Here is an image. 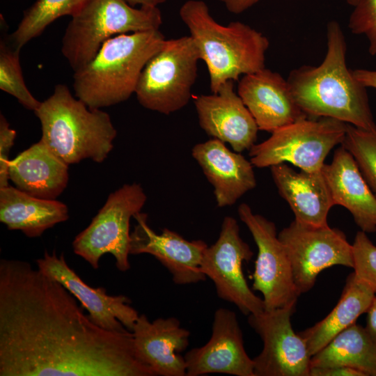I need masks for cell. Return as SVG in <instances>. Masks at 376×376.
<instances>
[{
	"instance_id": "26",
	"label": "cell",
	"mask_w": 376,
	"mask_h": 376,
	"mask_svg": "<svg viewBox=\"0 0 376 376\" xmlns=\"http://www.w3.org/2000/svg\"><path fill=\"white\" fill-rule=\"evenodd\" d=\"M343 366L376 376V343L365 327L354 323L311 357V367Z\"/></svg>"
},
{
	"instance_id": "35",
	"label": "cell",
	"mask_w": 376,
	"mask_h": 376,
	"mask_svg": "<svg viewBox=\"0 0 376 376\" xmlns=\"http://www.w3.org/2000/svg\"><path fill=\"white\" fill-rule=\"evenodd\" d=\"M354 77L366 88L376 89V70L357 69L352 70Z\"/></svg>"
},
{
	"instance_id": "5",
	"label": "cell",
	"mask_w": 376,
	"mask_h": 376,
	"mask_svg": "<svg viewBox=\"0 0 376 376\" xmlns=\"http://www.w3.org/2000/svg\"><path fill=\"white\" fill-rule=\"evenodd\" d=\"M34 113L40 140L68 165L85 159L101 163L113 148L117 131L109 114L88 107L65 84H57Z\"/></svg>"
},
{
	"instance_id": "33",
	"label": "cell",
	"mask_w": 376,
	"mask_h": 376,
	"mask_svg": "<svg viewBox=\"0 0 376 376\" xmlns=\"http://www.w3.org/2000/svg\"><path fill=\"white\" fill-rule=\"evenodd\" d=\"M309 376H366L362 372L351 367L333 366L311 367Z\"/></svg>"
},
{
	"instance_id": "17",
	"label": "cell",
	"mask_w": 376,
	"mask_h": 376,
	"mask_svg": "<svg viewBox=\"0 0 376 376\" xmlns=\"http://www.w3.org/2000/svg\"><path fill=\"white\" fill-rule=\"evenodd\" d=\"M194 104L199 125L209 136L229 143L237 152L255 144L259 129L233 81L224 83L216 93L196 96Z\"/></svg>"
},
{
	"instance_id": "20",
	"label": "cell",
	"mask_w": 376,
	"mask_h": 376,
	"mask_svg": "<svg viewBox=\"0 0 376 376\" xmlns=\"http://www.w3.org/2000/svg\"><path fill=\"white\" fill-rule=\"evenodd\" d=\"M191 155L213 186L219 207L234 205L256 186L251 161L240 152L230 150L225 143L217 139L197 143L193 147Z\"/></svg>"
},
{
	"instance_id": "12",
	"label": "cell",
	"mask_w": 376,
	"mask_h": 376,
	"mask_svg": "<svg viewBox=\"0 0 376 376\" xmlns=\"http://www.w3.org/2000/svg\"><path fill=\"white\" fill-rule=\"evenodd\" d=\"M237 213L258 247L252 288L262 294L265 309L297 304L300 293L295 284L291 264L274 223L253 213L246 203L239 205Z\"/></svg>"
},
{
	"instance_id": "7",
	"label": "cell",
	"mask_w": 376,
	"mask_h": 376,
	"mask_svg": "<svg viewBox=\"0 0 376 376\" xmlns=\"http://www.w3.org/2000/svg\"><path fill=\"white\" fill-rule=\"evenodd\" d=\"M199 60L190 36L166 39L140 74L134 92L139 104L166 115L185 107L191 97Z\"/></svg>"
},
{
	"instance_id": "31",
	"label": "cell",
	"mask_w": 376,
	"mask_h": 376,
	"mask_svg": "<svg viewBox=\"0 0 376 376\" xmlns=\"http://www.w3.org/2000/svg\"><path fill=\"white\" fill-rule=\"evenodd\" d=\"M348 21L350 31L363 35L368 40V52L376 55V0H358Z\"/></svg>"
},
{
	"instance_id": "21",
	"label": "cell",
	"mask_w": 376,
	"mask_h": 376,
	"mask_svg": "<svg viewBox=\"0 0 376 376\" xmlns=\"http://www.w3.org/2000/svg\"><path fill=\"white\" fill-rule=\"evenodd\" d=\"M322 174L334 203L345 207L357 225L366 233L376 231V196L370 188L352 155L342 145Z\"/></svg>"
},
{
	"instance_id": "22",
	"label": "cell",
	"mask_w": 376,
	"mask_h": 376,
	"mask_svg": "<svg viewBox=\"0 0 376 376\" xmlns=\"http://www.w3.org/2000/svg\"><path fill=\"white\" fill-rule=\"evenodd\" d=\"M279 194L295 214V220L313 226H327L335 205L322 170L295 171L285 163L270 167Z\"/></svg>"
},
{
	"instance_id": "37",
	"label": "cell",
	"mask_w": 376,
	"mask_h": 376,
	"mask_svg": "<svg viewBox=\"0 0 376 376\" xmlns=\"http://www.w3.org/2000/svg\"><path fill=\"white\" fill-rule=\"evenodd\" d=\"M132 6L136 7V6H147V7H158L165 3L167 0H125Z\"/></svg>"
},
{
	"instance_id": "30",
	"label": "cell",
	"mask_w": 376,
	"mask_h": 376,
	"mask_svg": "<svg viewBox=\"0 0 376 376\" xmlns=\"http://www.w3.org/2000/svg\"><path fill=\"white\" fill-rule=\"evenodd\" d=\"M352 249L354 274L376 293V246L361 230L356 234Z\"/></svg>"
},
{
	"instance_id": "16",
	"label": "cell",
	"mask_w": 376,
	"mask_h": 376,
	"mask_svg": "<svg viewBox=\"0 0 376 376\" xmlns=\"http://www.w3.org/2000/svg\"><path fill=\"white\" fill-rule=\"evenodd\" d=\"M130 233V254L148 253L157 258L171 273L177 285H188L205 281L201 263L207 244L201 240L189 241L169 228L160 234L149 226L148 215L139 212Z\"/></svg>"
},
{
	"instance_id": "3",
	"label": "cell",
	"mask_w": 376,
	"mask_h": 376,
	"mask_svg": "<svg viewBox=\"0 0 376 376\" xmlns=\"http://www.w3.org/2000/svg\"><path fill=\"white\" fill-rule=\"evenodd\" d=\"M179 15L206 64L212 93L227 81L265 68L269 42L261 32L239 21L218 23L202 0L186 1Z\"/></svg>"
},
{
	"instance_id": "34",
	"label": "cell",
	"mask_w": 376,
	"mask_h": 376,
	"mask_svg": "<svg viewBox=\"0 0 376 376\" xmlns=\"http://www.w3.org/2000/svg\"><path fill=\"white\" fill-rule=\"evenodd\" d=\"M226 8L233 14H240L260 0H219Z\"/></svg>"
},
{
	"instance_id": "8",
	"label": "cell",
	"mask_w": 376,
	"mask_h": 376,
	"mask_svg": "<svg viewBox=\"0 0 376 376\" xmlns=\"http://www.w3.org/2000/svg\"><path fill=\"white\" fill-rule=\"evenodd\" d=\"M347 124L331 118H305L279 128L249 149L258 168L289 162L306 171H321L329 152L341 144Z\"/></svg>"
},
{
	"instance_id": "28",
	"label": "cell",
	"mask_w": 376,
	"mask_h": 376,
	"mask_svg": "<svg viewBox=\"0 0 376 376\" xmlns=\"http://www.w3.org/2000/svg\"><path fill=\"white\" fill-rule=\"evenodd\" d=\"M19 52L20 49L13 46L8 38H1L0 89L15 97L26 109L35 111L41 102L31 94L25 84Z\"/></svg>"
},
{
	"instance_id": "38",
	"label": "cell",
	"mask_w": 376,
	"mask_h": 376,
	"mask_svg": "<svg viewBox=\"0 0 376 376\" xmlns=\"http://www.w3.org/2000/svg\"><path fill=\"white\" fill-rule=\"evenodd\" d=\"M346 1H347V2L350 5L353 6H354L357 3V2L358 1V0H346Z\"/></svg>"
},
{
	"instance_id": "10",
	"label": "cell",
	"mask_w": 376,
	"mask_h": 376,
	"mask_svg": "<svg viewBox=\"0 0 376 376\" xmlns=\"http://www.w3.org/2000/svg\"><path fill=\"white\" fill-rule=\"evenodd\" d=\"M278 236L287 252L300 295L313 287L322 270L334 265L353 268L352 244L338 228L313 226L294 220Z\"/></svg>"
},
{
	"instance_id": "29",
	"label": "cell",
	"mask_w": 376,
	"mask_h": 376,
	"mask_svg": "<svg viewBox=\"0 0 376 376\" xmlns=\"http://www.w3.org/2000/svg\"><path fill=\"white\" fill-rule=\"evenodd\" d=\"M341 145L352 155L376 196V132L347 124L345 136Z\"/></svg>"
},
{
	"instance_id": "32",
	"label": "cell",
	"mask_w": 376,
	"mask_h": 376,
	"mask_svg": "<svg viewBox=\"0 0 376 376\" xmlns=\"http://www.w3.org/2000/svg\"><path fill=\"white\" fill-rule=\"evenodd\" d=\"M16 132L1 113L0 115V189L9 185V155L14 145Z\"/></svg>"
},
{
	"instance_id": "6",
	"label": "cell",
	"mask_w": 376,
	"mask_h": 376,
	"mask_svg": "<svg viewBox=\"0 0 376 376\" xmlns=\"http://www.w3.org/2000/svg\"><path fill=\"white\" fill-rule=\"evenodd\" d=\"M162 24L158 7L136 8L125 0H90L71 17L62 38L61 52L75 72L88 64L111 38L157 30Z\"/></svg>"
},
{
	"instance_id": "14",
	"label": "cell",
	"mask_w": 376,
	"mask_h": 376,
	"mask_svg": "<svg viewBox=\"0 0 376 376\" xmlns=\"http://www.w3.org/2000/svg\"><path fill=\"white\" fill-rule=\"evenodd\" d=\"M187 376L211 373L255 376L253 359L247 354L236 314L225 308L214 314L212 334L203 345L184 356Z\"/></svg>"
},
{
	"instance_id": "27",
	"label": "cell",
	"mask_w": 376,
	"mask_h": 376,
	"mask_svg": "<svg viewBox=\"0 0 376 376\" xmlns=\"http://www.w3.org/2000/svg\"><path fill=\"white\" fill-rule=\"evenodd\" d=\"M90 0H36L24 13L17 29L8 40L17 48H21L31 40L40 36L58 18L72 17Z\"/></svg>"
},
{
	"instance_id": "23",
	"label": "cell",
	"mask_w": 376,
	"mask_h": 376,
	"mask_svg": "<svg viewBox=\"0 0 376 376\" xmlns=\"http://www.w3.org/2000/svg\"><path fill=\"white\" fill-rule=\"evenodd\" d=\"M68 166L40 140L10 161L9 180L29 195L55 200L67 187Z\"/></svg>"
},
{
	"instance_id": "2",
	"label": "cell",
	"mask_w": 376,
	"mask_h": 376,
	"mask_svg": "<svg viewBox=\"0 0 376 376\" xmlns=\"http://www.w3.org/2000/svg\"><path fill=\"white\" fill-rule=\"evenodd\" d=\"M327 52L322 63L292 70L288 84L300 109L313 118H331L376 132L366 88L347 65V43L339 23L327 25Z\"/></svg>"
},
{
	"instance_id": "18",
	"label": "cell",
	"mask_w": 376,
	"mask_h": 376,
	"mask_svg": "<svg viewBox=\"0 0 376 376\" xmlns=\"http://www.w3.org/2000/svg\"><path fill=\"white\" fill-rule=\"evenodd\" d=\"M237 94L259 130L272 133L309 118L295 100L287 79L265 68L243 75L238 82Z\"/></svg>"
},
{
	"instance_id": "13",
	"label": "cell",
	"mask_w": 376,
	"mask_h": 376,
	"mask_svg": "<svg viewBox=\"0 0 376 376\" xmlns=\"http://www.w3.org/2000/svg\"><path fill=\"white\" fill-rule=\"evenodd\" d=\"M296 304L248 315V323L263 347L253 359L255 376H309L311 355L304 339L292 329Z\"/></svg>"
},
{
	"instance_id": "15",
	"label": "cell",
	"mask_w": 376,
	"mask_h": 376,
	"mask_svg": "<svg viewBox=\"0 0 376 376\" xmlns=\"http://www.w3.org/2000/svg\"><path fill=\"white\" fill-rule=\"evenodd\" d=\"M37 267L65 287L88 313L97 325L114 332L132 331L138 312L124 295H109L104 288H93L86 283L66 263L63 253L57 256L45 251L36 260Z\"/></svg>"
},
{
	"instance_id": "9",
	"label": "cell",
	"mask_w": 376,
	"mask_h": 376,
	"mask_svg": "<svg viewBox=\"0 0 376 376\" xmlns=\"http://www.w3.org/2000/svg\"><path fill=\"white\" fill-rule=\"evenodd\" d=\"M147 196L137 183L125 184L111 193L90 224L72 242L75 253L84 258L93 269L99 268L100 258L111 253L121 272L130 268V221L140 212Z\"/></svg>"
},
{
	"instance_id": "4",
	"label": "cell",
	"mask_w": 376,
	"mask_h": 376,
	"mask_svg": "<svg viewBox=\"0 0 376 376\" xmlns=\"http://www.w3.org/2000/svg\"><path fill=\"white\" fill-rule=\"evenodd\" d=\"M165 40L159 29L111 38L88 64L74 72L75 95L91 109L127 100L146 63Z\"/></svg>"
},
{
	"instance_id": "25",
	"label": "cell",
	"mask_w": 376,
	"mask_h": 376,
	"mask_svg": "<svg viewBox=\"0 0 376 376\" xmlns=\"http://www.w3.org/2000/svg\"><path fill=\"white\" fill-rule=\"evenodd\" d=\"M376 293L354 272L346 279L337 304L322 320L301 332L311 357L366 313Z\"/></svg>"
},
{
	"instance_id": "11",
	"label": "cell",
	"mask_w": 376,
	"mask_h": 376,
	"mask_svg": "<svg viewBox=\"0 0 376 376\" xmlns=\"http://www.w3.org/2000/svg\"><path fill=\"white\" fill-rule=\"evenodd\" d=\"M253 253L240 234L237 220L224 218L218 239L204 251L201 270L214 283L218 297L233 304L246 315L265 310L263 299L249 287L242 265L249 262Z\"/></svg>"
},
{
	"instance_id": "19",
	"label": "cell",
	"mask_w": 376,
	"mask_h": 376,
	"mask_svg": "<svg viewBox=\"0 0 376 376\" xmlns=\"http://www.w3.org/2000/svg\"><path fill=\"white\" fill-rule=\"evenodd\" d=\"M132 333L137 357L155 376L186 375L181 352L188 347L190 332L177 318H159L151 322L141 314Z\"/></svg>"
},
{
	"instance_id": "36",
	"label": "cell",
	"mask_w": 376,
	"mask_h": 376,
	"mask_svg": "<svg viewBox=\"0 0 376 376\" xmlns=\"http://www.w3.org/2000/svg\"><path fill=\"white\" fill-rule=\"evenodd\" d=\"M366 313L367 319L365 329L371 338L376 343V295Z\"/></svg>"
},
{
	"instance_id": "1",
	"label": "cell",
	"mask_w": 376,
	"mask_h": 376,
	"mask_svg": "<svg viewBox=\"0 0 376 376\" xmlns=\"http://www.w3.org/2000/svg\"><path fill=\"white\" fill-rule=\"evenodd\" d=\"M58 281L0 260V376H155L132 333L95 324Z\"/></svg>"
},
{
	"instance_id": "24",
	"label": "cell",
	"mask_w": 376,
	"mask_h": 376,
	"mask_svg": "<svg viewBox=\"0 0 376 376\" xmlns=\"http://www.w3.org/2000/svg\"><path fill=\"white\" fill-rule=\"evenodd\" d=\"M68 218V208L61 201L37 198L10 185L0 189V221L8 230L38 237Z\"/></svg>"
}]
</instances>
